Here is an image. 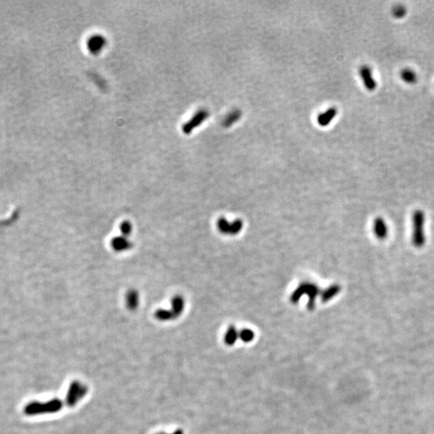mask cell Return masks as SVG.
I'll return each mask as SVG.
<instances>
[{"label": "cell", "mask_w": 434, "mask_h": 434, "mask_svg": "<svg viewBox=\"0 0 434 434\" xmlns=\"http://www.w3.org/2000/svg\"><path fill=\"white\" fill-rule=\"evenodd\" d=\"M63 402L58 398H54L49 401H33L27 404L24 412L27 416H37L41 414L55 413L62 409Z\"/></svg>", "instance_id": "cell-1"}, {"label": "cell", "mask_w": 434, "mask_h": 434, "mask_svg": "<svg viewBox=\"0 0 434 434\" xmlns=\"http://www.w3.org/2000/svg\"><path fill=\"white\" fill-rule=\"evenodd\" d=\"M412 244L416 248H423L426 242L425 232H424V224H425L424 212L422 210L415 211L412 214Z\"/></svg>", "instance_id": "cell-2"}, {"label": "cell", "mask_w": 434, "mask_h": 434, "mask_svg": "<svg viewBox=\"0 0 434 434\" xmlns=\"http://www.w3.org/2000/svg\"><path fill=\"white\" fill-rule=\"evenodd\" d=\"M320 293L317 285L311 282H303L297 287L291 296V303L297 304L303 295H308L309 300L307 308L309 311H313L315 307V299Z\"/></svg>", "instance_id": "cell-3"}, {"label": "cell", "mask_w": 434, "mask_h": 434, "mask_svg": "<svg viewBox=\"0 0 434 434\" xmlns=\"http://www.w3.org/2000/svg\"><path fill=\"white\" fill-rule=\"evenodd\" d=\"M88 393V387L78 380L71 383L67 392L66 404L69 407H73Z\"/></svg>", "instance_id": "cell-4"}, {"label": "cell", "mask_w": 434, "mask_h": 434, "mask_svg": "<svg viewBox=\"0 0 434 434\" xmlns=\"http://www.w3.org/2000/svg\"><path fill=\"white\" fill-rule=\"evenodd\" d=\"M242 220H236L233 222H228L225 218H220L217 221V228L221 233L234 236L241 232L243 229Z\"/></svg>", "instance_id": "cell-5"}, {"label": "cell", "mask_w": 434, "mask_h": 434, "mask_svg": "<svg viewBox=\"0 0 434 434\" xmlns=\"http://www.w3.org/2000/svg\"><path fill=\"white\" fill-rule=\"evenodd\" d=\"M360 74L366 89L368 91H374L377 87V82L374 79L372 69L366 65L362 66L360 69Z\"/></svg>", "instance_id": "cell-6"}, {"label": "cell", "mask_w": 434, "mask_h": 434, "mask_svg": "<svg viewBox=\"0 0 434 434\" xmlns=\"http://www.w3.org/2000/svg\"><path fill=\"white\" fill-rule=\"evenodd\" d=\"M373 232L379 240H385L388 236V227L385 220L382 217L375 219L373 223Z\"/></svg>", "instance_id": "cell-7"}, {"label": "cell", "mask_w": 434, "mask_h": 434, "mask_svg": "<svg viewBox=\"0 0 434 434\" xmlns=\"http://www.w3.org/2000/svg\"><path fill=\"white\" fill-rule=\"evenodd\" d=\"M239 339V331L235 326H229L227 328L224 336V343L228 347H232L236 344Z\"/></svg>", "instance_id": "cell-8"}, {"label": "cell", "mask_w": 434, "mask_h": 434, "mask_svg": "<svg viewBox=\"0 0 434 434\" xmlns=\"http://www.w3.org/2000/svg\"><path fill=\"white\" fill-rule=\"evenodd\" d=\"M337 114V109L335 108H330L327 111L320 113L317 117L318 123L321 126H327L331 123V121L335 118Z\"/></svg>", "instance_id": "cell-9"}, {"label": "cell", "mask_w": 434, "mask_h": 434, "mask_svg": "<svg viewBox=\"0 0 434 434\" xmlns=\"http://www.w3.org/2000/svg\"><path fill=\"white\" fill-rule=\"evenodd\" d=\"M341 291V287L339 285H332L324 290L321 293L322 302L323 303L329 302L333 299L336 295H339Z\"/></svg>", "instance_id": "cell-10"}, {"label": "cell", "mask_w": 434, "mask_h": 434, "mask_svg": "<svg viewBox=\"0 0 434 434\" xmlns=\"http://www.w3.org/2000/svg\"><path fill=\"white\" fill-rule=\"evenodd\" d=\"M111 245L114 250L120 251V252L127 250L129 248H131V243L127 240L126 236L114 237L112 240Z\"/></svg>", "instance_id": "cell-11"}, {"label": "cell", "mask_w": 434, "mask_h": 434, "mask_svg": "<svg viewBox=\"0 0 434 434\" xmlns=\"http://www.w3.org/2000/svg\"><path fill=\"white\" fill-rule=\"evenodd\" d=\"M184 309V299H183L182 297H180V296H177V297L175 298V299H173V301H172V310L170 311H171V313H172L174 319L179 317V316L182 314Z\"/></svg>", "instance_id": "cell-12"}, {"label": "cell", "mask_w": 434, "mask_h": 434, "mask_svg": "<svg viewBox=\"0 0 434 434\" xmlns=\"http://www.w3.org/2000/svg\"><path fill=\"white\" fill-rule=\"evenodd\" d=\"M400 77L404 82L408 84H414L417 81V76H416V72H414L411 69H404L401 71L400 73Z\"/></svg>", "instance_id": "cell-13"}, {"label": "cell", "mask_w": 434, "mask_h": 434, "mask_svg": "<svg viewBox=\"0 0 434 434\" xmlns=\"http://www.w3.org/2000/svg\"><path fill=\"white\" fill-rule=\"evenodd\" d=\"M255 333L253 331L248 328H244L239 331V339L244 343H249L254 339Z\"/></svg>", "instance_id": "cell-14"}, {"label": "cell", "mask_w": 434, "mask_h": 434, "mask_svg": "<svg viewBox=\"0 0 434 434\" xmlns=\"http://www.w3.org/2000/svg\"><path fill=\"white\" fill-rule=\"evenodd\" d=\"M127 307L130 310H134L138 305V296L136 291H132L127 295Z\"/></svg>", "instance_id": "cell-15"}, {"label": "cell", "mask_w": 434, "mask_h": 434, "mask_svg": "<svg viewBox=\"0 0 434 434\" xmlns=\"http://www.w3.org/2000/svg\"><path fill=\"white\" fill-rule=\"evenodd\" d=\"M207 117H208V113H207V112H200V113H199L198 114L193 118V120H192V121L191 122L189 126H188V128H191V129H192V127H194L196 125H198L199 124L201 123V122H202Z\"/></svg>", "instance_id": "cell-16"}, {"label": "cell", "mask_w": 434, "mask_h": 434, "mask_svg": "<svg viewBox=\"0 0 434 434\" xmlns=\"http://www.w3.org/2000/svg\"><path fill=\"white\" fill-rule=\"evenodd\" d=\"M406 13H407V11H406L405 8L404 6H401V5H398L392 9V15L396 19H401L405 17Z\"/></svg>", "instance_id": "cell-17"}, {"label": "cell", "mask_w": 434, "mask_h": 434, "mask_svg": "<svg viewBox=\"0 0 434 434\" xmlns=\"http://www.w3.org/2000/svg\"><path fill=\"white\" fill-rule=\"evenodd\" d=\"M121 231L122 232V234L124 235V236H126L127 237L132 232V225L129 224L127 221H125V222L122 223L121 224Z\"/></svg>", "instance_id": "cell-18"}, {"label": "cell", "mask_w": 434, "mask_h": 434, "mask_svg": "<svg viewBox=\"0 0 434 434\" xmlns=\"http://www.w3.org/2000/svg\"><path fill=\"white\" fill-rule=\"evenodd\" d=\"M240 113L239 111L232 112L231 114H229V116H228V118H227L226 119V121H225V122H226V125H232V124L233 123L234 121H236V120L238 119L239 117H240Z\"/></svg>", "instance_id": "cell-19"}, {"label": "cell", "mask_w": 434, "mask_h": 434, "mask_svg": "<svg viewBox=\"0 0 434 434\" xmlns=\"http://www.w3.org/2000/svg\"><path fill=\"white\" fill-rule=\"evenodd\" d=\"M172 434H184V430L181 429V428H178V429L175 430Z\"/></svg>", "instance_id": "cell-20"}, {"label": "cell", "mask_w": 434, "mask_h": 434, "mask_svg": "<svg viewBox=\"0 0 434 434\" xmlns=\"http://www.w3.org/2000/svg\"><path fill=\"white\" fill-rule=\"evenodd\" d=\"M156 434H168V433H166V432H158V433H156Z\"/></svg>", "instance_id": "cell-21"}]
</instances>
